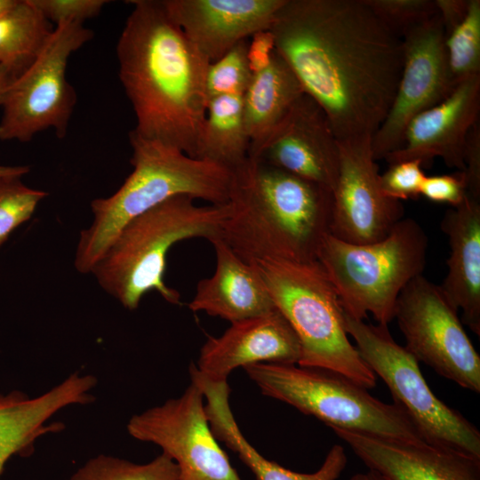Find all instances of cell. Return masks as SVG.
Wrapping results in <instances>:
<instances>
[{
    "mask_svg": "<svg viewBox=\"0 0 480 480\" xmlns=\"http://www.w3.org/2000/svg\"><path fill=\"white\" fill-rule=\"evenodd\" d=\"M21 175L0 176V248L12 232L31 219L45 191L28 187Z\"/></svg>",
    "mask_w": 480,
    "mask_h": 480,
    "instance_id": "cell-29",
    "label": "cell"
},
{
    "mask_svg": "<svg viewBox=\"0 0 480 480\" xmlns=\"http://www.w3.org/2000/svg\"><path fill=\"white\" fill-rule=\"evenodd\" d=\"M303 93L295 75L275 50L269 65L252 74L243 94L250 158L255 157L264 141Z\"/></svg>",
    "mask_w": 480,
    "mask_h": 480,
    "instance_id": "cell-24",
    "label": "cell"
},
{
    "mask_svg": "<svg viewBox=\"0 0 480 480\" xmlns=\"http://www.w3.org/2000/svg\"><path fill=\"white\" fill-rule=\"evenodd\" d=\"M204 400L191 381L180 396L133 415L127 431L159 446L178 466L179 480H242L212 432Z\"/></svg>",
    "mask_w": 480,
    "mask_h": 480,
    "instance_id": "cell-12",
    "label": "cell"
},
{
    "mask_svg": "<svg viewBox=\"0 0 480 480\" xmlns=\"http://www.w3.org/2000/svg\"><path fill=\"white\" fill-rule=\"evenodd\" d=\"M173 22L210 62L269 30L285 0H162Z\"/></svg>",
    "mask_w": 480,
    "mask_h": 480,
    "instance_id": "cell-17",
    "label": "cell"
},
{
    "mask_svg": "<svg viewBox=\"0 0 480 480\" xmlns=\"http://www.w3.org/2000/svg\"><path fill=\"white\" fill-rule=\"evenodd\" d=\"M93 36L82 23L54 27L35 61L9 87L2 105L0 140L27 142L52 129L63 139L76 103V94L66 76L68 60Z\"/></svg>",
    "mask_w": 480,
    "mask_h": 480,
    "instance_id": "cell-10",
    "label": "cell"
},
{
    "mask_svg": "<svg viewBox=\"0 0 480 480\" xmlns=\"http://www.w3.org/2000/svg\"><path fill=\"white\" fill-rule=\"evenodd\" d=\"M332 431L388 480H480V460L428 444L390 441L340 428Z\"/></svg>",
    "mask_w": 480,
    "mask_h": 480,
    "instance_id": "cell-19",
    "label": "cell"
},
{
    "mask_svg": "<svg viewBox=\"0 0 480 480\" xmlns=\"http://www.w3.org/2000/svg\"><path fill=\"white\" fill-rule=\"evenodd\" d=\"M299 340L276 308L267 314L231 323L219 337H209L200 350L197 372L204 378L227 380L229 373L259 363L298 364Z\"/></svg>",
    "mask_w": 480,
    "mask_h": 480,
    "instance_id": "cell-18",
    "label": "cell"
},
{
    "mask_svg": "<svg viewBox=\"0 0 480 480\" xmlns=\"http://www.w3.org/2000/svg\"><path fill=\"white\" fill-rule=\"evenodd\" d=\"M465 175L468 195L480 201V124L469 131L464 149Z\"/></svg>",
    "mask_w": 480,
    "mask_h": 480,
    "instance_id": "cell-35",
    "label": "cell"
},
{
    "mask_svg": "<svg viewBox=\"0 0 480 480\" xmlns=\"http://www.w3.org/2000/svg\"><path fill=\"white\" fill-rule=\"evenodd\" d=\"M435 3L446 36L464 20L468 0H435Z\"/></svg>",
    "mask_w": 480,
    "mask_h": 480,
    "instance_id": "cell-37",
    "label": "cell"
},
{
    "mask_svg": "<svg viewBox=\"0 0 480 480\" xmlns=\"http://www.w3.org/2000/svg\"><path fill=\"white\" fill-rule=\"evenodd\" d=\"M248 39L235 45L226 54L209 64L205 90L208 100L223 95H243L252 73L247 60Z\"/></svg>",
    "mask_w": 480,
    "mask_h": 480,
    "instance_id": "cell-30",
    "label": "cell"
},
{
    "mask_svg": "<svg viewBox=\"0 0 480 480\" xmlns=\"http://www.w3.org/2000/svg\"><path fill=\"white\" fill-rule=\"evenodd\" d=\"M252 159L332 192L339 174V140L322 108L303 93Z\"/></svg>",
    "mask_w": 480,
    "mask_h": 480,
    "instance_id": "cell-15",
    "label": "cell"
},
{
    "mask_svg": "<svg viewBox=\"0 0 480 480\" xmlns=\"http://www.w3.org/2000/svg\"><path fill=\"white\" fill-rule=\"evenodd\" d=\"M186 195L172 196L127 222L92 268L99 285L124 308L135 310L155 291L167 302L180 303V292L164 281L166 256L178 242L220 236L229 203L197 205Z\"/></svg>",
    "mask_w": 480,
    "mask_h": 480,
    "instance_id": "cell-5",
    "label": "cell"
},
{
    "mask_svg": "<svg viewBox=\"0 0 480 480\" xmlns=\"http://www.w3.org/2000/svg\"><path fill=\"white\" fill-rule=\"evenodd\" d=\"M244 369L263 395L314 416L331 428L427 444L401 406L379 400L342 375L296 364L259 363Z\"/></svg>",
    "mask_w": 480,
    "mask_h": 480,
    "instance_id": "cell-8",
    "label": "cell"
},
{
    "mask_svg": "<svg viewBox=\"0 0 480 480\" xmlns=\"http://www.w3.org/2000/svg\"><path fill=\"white\" fill-rule=\"evenodd\" d=\"M425 178L420 161H403L389 164L388 169L380 174V185L386 196L401 202L418 198Z\"/></svg>",
    "mask_w": 480,
    "mask_h": 480,
    "instance_id": "cell-32",
    "label": "cell"
},
{
    "mask_svg": "<svg viewBox=\"0 0 480 480\" xmlns=\"http://www.w3.org/2000/svg\"><path fill=\"white\" fill-rule=\"evenodd\" d=\"M454 85L480 76V0H468L464 20L444 40Z\"/></svg>",
    "mask_w": 480,
    "mask_h": 480,
    "instance_id": "cell-28",
    "label": "cell"
},
{
    "mask_svg": "<svg viewBox=\"0 0 480 480\" xmlns=\"http://www.w3.org/2000/svg\"><path fill=\"white\" fill-rule=\"evenodd\" d=\"M233 171L229 216L220 238L243 260H316L330 233L332 192L286 171L248 159Z\"/></svg>",
    "mask_w": 480,
    "mask_h": 480,
    "instance_id": "cell-3",
    "label": "cell"
},
{
    "mask_svg": "<svg viewBox=\"0 0 480 480\" xmlns=\"http://www.w3.org/2000/svg\"><path fill=\"white\" fill-rule=\"evenodd\" d=\"M428 239L412 218H403L376 242L352 244L330 233L316 254L343 310L358 320L371 313L378 324L394 319L396 300L414 277L422 275Z\"/></svg>",
    "mask_w": 480,
    "mask_h": 480,
    "instance_id": "cell-7",
    "label": "cell"
},
{
    "mask_svg": "<svg viewBox=\"0 0 480 480\" xmlns=\"http://www.w3.org/2000/svg\"><path fill=\"white\" fill-rule=\"evenodd\" d=\"M15 78L9 68L0 64V106L3 105L7 91Z\"/></svg>",
    "mask_w": 480,
    "mask_h": 480,
    "instance_id": "cell-38",
    "label": "cell"
},
{
    "mask_svg": "<svg viewBox=\"0 0 480 480\" xmlns=\"http://www.w3.org/2000/svg\"><path fill=\"white\" fill-rule=\"evenodd\" d=\"M179 476L178 466L164 452L145 464L100 454L89 460L68 480H179Z\"/></svg>",
    "mask_w": 480,
    "mask_h": 480,
    "instance_id": "cell-27",
    "label": "cell"
},
{
    "mask_svg": "<svg viewBox=\"0 0 480 480\" xmlns=\"http://www.w3.org/2000/svg\"><path fill=\"white\" fill-rule=\"evenodd\" d=\"M480 76L467 79L439 104L416 116L408 124L400 148L388 154V164L417 160L428 165L440 157L465 171L464 149L471 128L479 122Z\"/></svg>",
    "mask_w": 480,
    "mask_h": 480,
    "instance_id": "cell-16",
    "label": "cell"
},
{
    "mask_svg": "<svg viewBox=\"0 0 480 480\" xmlns=\"http://www.w3.org/2000/svg\"><path fill=\"white\" fill-rule=\"evenodd\" d=\"M210 243L215 251V271L197 283L188 308L230 323L276 309L255 265L243 260L220 236Z\"/></svg>",
    "mask_w": 480,
    "mask_h": 480,
    "instance_id": "cell-21",
    "label": "cell"
},
{
    "mask_svg": "<svg viewBox=\"0 0 480 480\" xmlns=\"http://www.w3.org/2000/svg\"><path fill=\"white\" fill-rule=\"evenodd\" d=\"M53 29L31 0H18L0 17V64L19 76L40 54Z\"/></svg>",
    "mask_w": 480,
    "mask_h": 480,
    "instance_id": "cell-26",
    "label": "cell"
},
{
    "mask_svg": "<svg viewBox=\"0 0 480 480\" xmlns=\"http://www.w3.org/2000/svg\"><path fill=\"white\" fill-rule=\"evenodd\" d=\"M132 172L111 196L91 203L92 221L78 237L74 265L90 274L122 228L167 199L186 195L211 204L228 202L233 171L129 132Z\"/></svg>",
    "mask_w": 480,
    "mask_h": 480,
    "instance_id": "cell-4",
    "label": "cell"
},
{
    "mask_svg": "<svg viewBox=\"0 0 480 480\" xmlns=\"http://www.w3.org/2000/svg\"><path fill=\"white\" fill-rule=\"evenodd\" d=\"M349 480H388V479L381 476L378 473L368 469V471L366 472L356 473L353 475Z\"/></svg>",
    "mask_w": 480,
    "mask_h": 480,
    "instance_id": "cell-40",
    "label": "cell"
},
{
    "mask_svg": "<svg viewBox=\"0 0 480 480\" xmlns=\"http://www.w3.org/2000/svg\"><path fill=\"white\" fill-rule=\"evenodd\" d=\"M445 35L438 15L403 38V66L388 112L372 140L375 161L401 148L409 123L439 104L456 87L445 52Z\"/></svg>",
    "mask_w": 480,
    "mask_h": 480,
    "instance_id": "cell-13",
    "label": "cell"
},
{
    "mask_svg": "<svg viewBox=\"0 0 480 480\" xmlns=\"http://www.w3.org/2000/svg\"><path fill=\"white\" fill-rule=\"evenodd\" d=\"M343 319L361 357L384 381L424 441L480 460L479 429L434 394L417 359L395 341L388 325L366 324L344 310Z\"/></svg>",
    "mask_w": 480,
    "mask_h": 480,
    "instance_id": "cell-9",
    "label": "cell"
},
{
    "mask_svg": "<svg viewBox=\"0 0 480 480\" xmlns=\"http://www.w3.org/2000/svg\"><path fill=\"white\" fill-rule=\"evenodd\" d=\"M465 172L456 171L452 174L426 176L420 189V196L435 203L458 206L467 196Z\"/></svg>",
    "mask_w": 480,
    "mask_h": 480,
    "instance_id": "cell-34",
    "label": "cell"
},
{
    "mask_svg": "<svg viewBox=\"0 0 480 480\" xmlns=\"http://www.w3.org/2000/svg\"><path fill=\"white\" fill-rule=\"evenodd\" d=\"M96 385L93 375L75 372L35 397L20 390L0 392V474L11 457L31 452L37 438L64 428L47 423L59 411L94 401L91 390Z\"/></svg>",
    "mask_w": 480,
    "mask_h": 480,
    "instance_id": "cell-20",
    "label": "cell"
},
{
    "mask_svg": "<svg viewBox=\"0 0 480 480\" xmlns=\"http://www.w3.org/2000/svg\"><path fill=\"white\" fill-rule=\"evenodd\" d=\"M249 151L243 95H223L209 100L196 158L234 170L248 159Z\"/></svg>",
    "mask_w": 480,
    "mask_h": 480,
    "instance_id": "cell-25",
    "label": "cell"
},
{
    "mask_svg": "<svg viewBox=\"0 0 480 480\" xmlns=\"http://www.w3.org/2000/svg\"><path fill=\"white\" fill-rule=\"evenodd\" d=\"M116 44L119 78L140 136L196 158L210 62L168 15L162 0H132Z\"/></svg>",
    "mask_w": 480,
    "mask_h": 480,
    "instance_id": "cell-2",
    "label": "cell"
},
{
    "mask_svg": "<svg viewBox=\"0 0 480 480\" xmlns=\"http://www.w3.org/2000/svg\"><path fill=\"white\" fill-rule=\"evenodd\" d=\"M375 16L399 38L437 14L435 0H364Z\"/></svg>",
    "mask_w": 480,
    "mask_h": 480,
    "instance_id": "cell-31",
    "label": "cell"
},
{
    "mask_svg": "<svg viewBox=\"0 0 480 480\" xmlns=\"http://www.w3.org/2000/svg\"><path fill=\"white\" fill-rule=\"evenodd\" d=\"M372 140L339 141L340 166L332 191L330 234L357 244L386 237L404 214L402 203L381 191Z\"/></svg>",
    "mask_w": 480,
    "mask_h": 480,
    "instance_id": "cell-14",
    "label": "cell"
},
{
    "mask_svg": "<svg viewBox=\"0 0 480 480\" xmlns=\"http://www.w3.org/2000/svg\"><path fill=\"white\" fill-rule=\"evenodd\" d=\"M405 348L418 362L463 388L480 392V356L467 335L458 310L439 285L420 275L396 300L394 319Z\"/></svg>",
    "mask_w": 480,
    "mask_h": 480,
    "instance_id": "cell-11",
    "label": "cell"
},
{
    "mask_svg": "<svg viewBox=\"0 0 480 480\" xmlns=\"http://www.w3.org/2000/svg\"><path fill=\"white\" fill-rule=\"evenodd\" d=\"M44 18L55 26L82 23L100 14L108 3L106 0H31Z\"/></svg>",
    "mask_w": 480,
    "mask_h": 480,
    "instance_id": "cell-33",
    "label": "cell"
},
{
    "mask_svg": "<svg viewBox=\"0 0 480 480\" xmlns=\"http://www.w3.org/2000/svg\"><path fill=\"white\" fill-rule=\"evenodd\" d=\"M269 30L338 140L372 137L396 92L402 39L364 0H285Z\"/></svg>",
    "mask_w": 480,
    "mask_h": 480,
    "instance_id": "cell-1",
    "label": "cell"
},
{
    "mask_svg": "<svg viewBox=\"0 0 480 480\" xmlns=\"http://www.w3.org/2000/svg\"><path fill=\"white\" fill-rule=\"evenodd\" d=\"M27 165H0V176L4 175H21L24 176L29 172Z\"/></svg>",
    "mask_w": 480,
    "mask_h": 480,
    "instance_id": "cell-39",
    "label": "cell"
},
{
    "mask_svg": "<svg viewBox=\"0 0 480 480\" xmlns=\"http://www.w3.org/2000/svg\"><path fill=\"white\" fill-rule=\"evenodd\" d=\"M17 2L18 0H0V17L9 12Z\"/></svg>",
    "mask_w": 480,
    "mask_h": 480,
    "instance_id": "cell-41",
    "label": "cell"
},
{
    "mask_svg": "<svg viewBox=\"0 0 480 480\" xmlns=\"http://www.w3.org/2000/svg\"><path fill=\"white\" fill-rule=\"evenodd\" d=\"M248 40L247 60L252 74L266 68L275 52V40L270 30L255 33Z\"/></svg>",
    "mask_w": 480,
    "mask_h": 480,
    "instance_id": "cell-36",
    "label": "cell"
},
{
    "mask_svg": "<svg viewBox=\"0 0 480 480\" xmlns=\"http://www.w3.org/2000/svg\"><path fill=\"white\" fill-rule=\"evenodd\" d=\"M441 229L451 253L439 287L451 305L462 311V323L480 336V201L467 195L445 212Z\"/></svg>",
    "mask_w": 480,
    "mask_h": 480,
    "instance_id": "cell-22",
    "label": "cell"
},
{
    "mask_svg": "<svg viewBox=\"0 0 480 480\" xmlns=\"http://www.w3.org/2000/svg\"><path fill=\"white\" fill-rule=\"evenodd\" d=\"M191 381L202 390L205 414L218 441L234 451L252 470L257 480H337L345 469L348 458L340 444H334L321 467L313 473H298L263 457L244 436L229 405L230 388L227 380L213 381L202 376L190 364Z\"/></svg>",
    "mask_w": 480,
    "mask_h": 480,
    "instance_id": "cell-23",
    "label": "cell"
},
{
    "mask_svg": "<svg viewBox=\"0 0 480 480\" xmlns=\"http://www.w3.org/2000/svg\"><path fill=\"white\" fill-rule=\"evenodd\" d=\"M276 308L300 346L298 365L327 370L371 389L377 377L348 340L343 308L317 260L265 259L254 263Z\"/></svg>",
    "mask_w": 480,
    "mask_h": 480,
    "instance_id": "cell-6",
    "label": "cell"
}]
</instances>
